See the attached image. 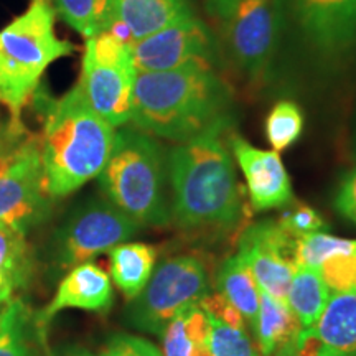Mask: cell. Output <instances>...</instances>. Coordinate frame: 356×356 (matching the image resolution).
<instances>
[{"label": "cell", "instance_id": "obj_8", "mask_svg": "<svg viewBox=\"0 0 356 356\" xmlns=\"http://www.w3.org/2000/svg\"><path fill=\"white\" fill-rule=\"evenodd\" d=\"M142 226L114 207L108 198H91L79 204L53 238V262L63 270L95 259L127 243Z\"/></svg>", "mask_w": 356, "mask_h": 356}, {"label": "cell", "instance_id": "obj_13", "mask_svg": "<svg viewBox=\"0 0 356 356\" xmlns=\"http://www.w3.org/2000/svg\"><path fill=\"white\" fill-rule=\"evenodd\" d=\"M136 76L137 70L132 58L102 61L83 53L81 76L76 84L91 109L118 129L131 121Z\"/></svg>", "mask_w": 356, "mask_h": 356}, {"label": "cell", "instance_id": "obj_14", "mask_svg": "<svg viewBox=\"0 0 356 356\" xmlns=\"http://www.w3.org/2000/svg\"><path fill=\"white\" fill-rule=\"evenodd\" d=\"M229 149L246 178L252 210H279L293 203L291 177L277 152L257 149L241 136H231Z\"/></svg>", "mask_w": 356, "mask_h": 356}, {"label": "cell", "instance_id": "obj_20", "mask_svg": "<svg viewBox=\"0 0 356 356\" xmlns=\"http://www.w3.org/2000/svg\"><path fill=\"white\" fill-rule=\"evenodd\" d=\"M210 318L200 305L177 314L162 335V356H211L208 348Z\"/></svg>", "mask_w": 356, "mask_h": 356}, {"label": "cell", "instance_id": "obj_33", "mask_svg": "<svg viewBox=\"0 0 356 356\" xmlns=\"http://www.w3.org/2000/svg\"><path fill=\"white\" fill-rule=\"evenodd\" d=\"M333 204L341 216L351 221L356 220V167L341 178Z\"/></svg>", "mask_w": 356, "mask_h": 356}, {"label": "cell", "instance_id": "obj_32", "mask_svg": "<svg viewBox=\"0 0 356 356\" xmlns=\"http://www.w3.org/2000/svg\"><path fill=\"white\" fill-rule=\"evenodd\" d=\"M200 307L207 312L208 315L213 318L220 320V322L229 325V327L241 328L246 330L248 325L244 322L243 315L239 314V310L234 305H231L220 292H208L207 296L200 300Z\"/></svg>", "mask_w": 356, "mask_h": 356}, {"label": "cell", "instance_id": "obj_9", "mask_svg": "<svg viewBox=\"0 0 356 356\" xmlns=\"http://www.w3.org/2000/svg\"><path fill=\"white\" fill-rule=\"evenodd\" d=\"M131 53L137 71H170L188 66L216 70L222 58L221 42L197 13L132 42Z\"/></svg>", "mask_w": 356, "mask_h": 356}, {"label": "cell", "instance_id": "obj_24", "mask_svg": "<svg viewBox=\"0 0 356 356\" xmlns=\"http://www.w3.org/2000/svg\"><path fill=\"white\" fill-rule=\"evenodd\" d=\"M53 10L84 38H92L111 29L114 0H50Z\"/></svg>", "mask_w": 356, "mask_h": 356}, {"label": "cell", "instance_id": "obj_5", "mask_svg": "<svg viewBox=\"0 0 356 356\" xmlns=\"http://www.w3.org/2000/svg\"><path fill=\"white\" fill-rule=\"evenodd\" d=\"M73 51L74 44L55 32V10L48 0H32L22 15L0 30V104L10 114L13 137L24 132L22 113L44 71Z\"/></svg>", "mask_w": 356, "mask_h": 356}, {"label": "cell", "instance_id": "obj_17", "mask_svg": "<svg viewBox=\"0 0 356 356\" xmlns=\"http://www.w3.org/2000/svg\"><path fill=\"white\" fill-rule=\"evenodd\" d=\"M300 333L299 320L287 304L261 291V304L252 328L261 356H293Z\"/></svg>", "mask_w": 356, "mask_h": 356}, {"label": "cell", "instance_id": "obj_37", "mask_svg": "<svg viewBox=\"0 0 356 356\" xmlns=\"http://www.w3.org/2000/svg\"><path fill=\"white\" fill-rule=\"evenodd\" d=\"M3 159H6V157H2V154H0V165H2V162H3Z\"/></svg>", "mask_w": 356, "mask_h": 356}, {"label": "cell", "instance_id": "obj_27", "mask_svg": "<svg viewBox=\"0 0 356 356\" xmlns=\"http://www.w3.org/2000/svg\"><path fill=\"white\" fill-rule=\"evenodd\" d=\"M0 356H38L29 337V314L19 299H12L0 332Z\"/></svg>", "mask_w": 356, "mask_h": 356}, {"label": "cell", "instance_id": "obj_4", "mask_svg": "<svg viewBox=\"0 0 356 356\" xmlns=\"http://www.w3.org/2000/svg\"><path fill=\"white\" fill-rule=\"evenodd\" d=\"M97 178L104 197L140 226L172 222L167 154L150 134L126 126L115 131L113 152Z\"/></svg>", "mask_w": 356, "mask_h": 356}, {"label": "cell", "instance_id": "obj_38", "mask_svg": "<svg viewBox=\"0 0 356 356\" xmlns=\"http://www.w3.org/2000/svg\"><path fill=\"white\" fill-rule=\"evenodd\" d=\"M355 155H356V136H355Z\"/></svg>", "mask_w": 356, "mask_h": 356}, {"label": "cell", "instance_id": "obj_10", "mask_svg": "<svg viewBox=\"0 0 356 356\" xmlns=\"http://www.w3.org/2000/svg\"><path fill=\"white\" fill-rule=\"evenodd\" d=\"M297 32L317 60L337 66L356 58V0H287Z\"/></svg>", "mask_w": 356, "mask_h": 356}, {"label": "cell", "instance_id": "obj_15", "mask_svg": "<svg viewBox=\"0 0 356 356\" xmlns=\"http://www.w3.org/2000/svg\"><path fill=\"white\" fill-rule=\"evenodd\" d=\"M113 280L102 267L92 261L68 270L44 309L38 314V325H48L60 312L78 309L108 312L113 305Z\"/></svg>", "mask_w": 356, "mask_h": 356}, {"label": "cell", "instance_id": "obj_2", "mask_svg": "<svg viewBox=\"0 0 356 356\" xmlns=\"http://www.w3.org/2000/svg\"><path fill=\"white\" fill-rule=\"evenodd\" d=\"M225 134H203L167 155L172 221L178 228L226 233L243 220V193Z\"/></svg>", "mask_w": 356, "mask_h": 356}, {"label": "cell", "instance_id": "obj_31", "mask_svg": "<svg viewBox=\"0 0 356 356\" xmlns=\"http://www.w3.org/2000/svg\"><path fill=\"white\" fill-rule=\"evenodd\" d=\"M97 356H162V351L145 338L118 333L109 338Z\"/></svg>", "mask_w": 356, "mask_h": 356}, {"label": "cell", "instance_id": "obj_30", "mask_svg": "<svg viewBox=\"0 0 356 356\" xmlns=\"http://www.w3.org/2000/svg\"><path fill=\"white\" fill-rule=\"evenodd\" d=\"M277 221L284 229L296 236V238L317 233V231H327L330 228L325 218L309 204H293L277 218Z\"/></svg>", "mask_w": 356, "mask_h": 356}, {"label": "cell", "instance_id": "obj_16", "mask_svg": "<svg viewBox=\"0 0 356 356\" xmlns=\"http://www.w3.org/2000/svg\"><path fill=\"white\" fill-rule=\"evenodd\" d=\"M191 13L193 0H114L113 24L121 25L132 43Z\"/></svg>", "mask_w": 356, "mask_h": 356}, {"label": "cell", "instance_id": "obj_12", "mask_svg": "<svg viewBox=\"0 0 356 356\" xmlns=\"http://www.w3.org/2000/svg\"><path fill=\"white\" fill-rule=\"evenodd\" d=\"M296 239L277 220H262L248 226L238 243V256L251 269L261 291L284 304L297 267Z\"/></svg>", "mask_w": 356, "mask_h": 356}, {"label": "cell", "instance_id": "obj_23", "mask_svg": "<svg viewBox=\"0 0 356 356\" xmlns=\"http://www.w3.org/2000/svg\"><path fill=\"white\" fill-rule=\"evenodd\" d=\"M30 267L25 231L0 226V302L13 299L15 291L25 286Z\"/></svg>", "mask_w": 356, "mask_h": 356}, {"label": "cell", "instance_id": "obj_28", "mask_svg": "<svg viewBox=\"0 0 356 356\" xmlns=\"http://www.w3.org/2000/svg\"><path fill=\"white\" fill-rule=\"evenodd\" d=\"M208 318H210L208 348L211 356H261L248 330L229 327L210 315Z\"/></svg>", "mask_w": 356, "mask_h": 356}, {"label": "cell", "instance_id": "obj_7", "mask_svg": "<svg viewBox=\"0 0 356 356\" xmlns=\"http://www.w3.org/2000/svg\"><path fill=\"white\" fill-rule=\"evenodd\" d=\"M287 15V0H239L225 22L226 55L249 81L269 76Z\"/></svg>", "mask_w": 356, "mask_h": 356}, {"label": "cell", "instance_id": "obj_21", "mask_svg": "<svg viewBox=\"0 0 356 356\" xmlns=\"http://www.w3.org/2000/svg\"><path fill=\"white\" fill-rule=\"evenodd\" d=\"M218 292L243 315L248 328H254L261 304V289L254 275L238 254L221 262L216 273Z\"/></svg>", "mask_w": 356, "mask_h": 356}, {"label": "cell", "instance_id": "obj_1", "mask_svg": "<svg viewBox=\"0 0 356 356\" xmlns=\"http://www.w3.org/2000/svg\"><path fill=\"white\" fill-rule=\"evenodd\" d=\"M234 97L216 70L137 71L132 95V127L184 144L213 131H229Z\"/></svg>", "mask_w": 356, "mask_h": 356}, {"label": "cell", "instance_id": "obj_25", "mask_svg": "<svg viewBox=\"0 0 356 356\" xmlns=\"http://www.w3.org/2000/svg\"><path fill=\"white\" fill-rule=\"evenodd\" d=\"M266 137L274 152H284L299 140L304 131V114L293 101H279L266 118Z\"/></svg>", "mask_w": 356, "mask_h": 356}, {"label": "cell", "instance_id": "obj_3", "mask_svg": "<svg viewBox=\"0 0 356 356\" xmlns=\"http://www.w3.org/2000/svg\"><path fill=\"white\" fill-rule=\"evenodd\" d=\"M40 104L44 191L51 200L65 198L99 177L113 152L115 127L91 109L78 84L58 99L42 97Z\"/></svg>", "mask_w": 356, "mask_h": 356}, {"label": "cell", "instance_id": "obj_29", "mask_svg": "<svg viewBox=\"0 0 356 356\" xmlns=\"http://www.w3.org/2000/svg\"><path fill=\"white\" fill-rule=\"evenodd\" d=\"M330 296L356 293V248L343 254H335L318 267Z\"/></svg>", "mask_w": 356, "mask_h": 356}, {"label": "cell", "instance_id": "obj_26", "mask_svg": "<svg viewBox=\"0 0 356 356\" xmlns=\"http://www.w3.org/2000/svg\"><path fill=\"white\" fill-rule=\"evenodd\" d=\"M356 248V239H345L317 231L299 236L296 239V266L315 267L318 269L323 261L335 254L350 252Z\"/></svg>", "mask_w": 356, "mask_h": 356}, {"label": "cell", "instance_id": "obj_22", "mask_svg": "<svg viewBox=\"0 0 356 356\" xmlns=\"http://www.w3.org/2000/svg\"><path fill=\"white\" fill-rule=\"evenodd\" d=\"M330 297L318 269L304 266L296 267L291 286H289L286 304L299 320L302 330L314 328L318 323Z\"/></svg>", "mask_w": 356, "mask_h": 356}, {"label": "cell", "instance_id": "obj_35", "mask_svg": "<svg viewBox=\"0 0 356 356\" xmlns=\"http://www.w3.org/2000/svg\"><path fill=\"white\" fill-rule=\"evenodd\" d=\"M51 356H92V355L89 353L88 350L76 348V346H74V348H66V350L61 351V353H56V355H51Z\"/></svg>", "mask_w": 356, "mask_h": 356}, {"label": "cell", "instance_id": "obj_11", "mask_svg": "<svg viewBox=\"0 0 356 356\" xmlns=\"http://www.w3.org/2000/svg\"><path fill=\"white\" fill-rule=\"evenodd\" d=\"M44 191L40 140L17 147L0 165V226L25 231L50 211Z\"/></svg>", "mask_w": 356, "mask_h": 356}, {"label": "cell", "instance_id": "obj_36", "mask_svg": "<svg viewBox=\"0 0 356 356\" xmlns=\"http://www.w3.org/2000/svg\"><path fill=\"white\" fill-rule=\"evenodd\" d=\"M10 300L7 302H0V332H2L3 325H6V320H7V312H8V305H10Z\"/></svg>", "mask_w": 356, "mask_h": 356}, {"label": "cell", "instance_id": "obj_34", "mask_svg": "<svg viewBox=\"0 0 356 356\" xmlns=\"http://www.w3.org/2000/svg\"><path fill=\"white\" fill-rule=\"evenodd\" d=\"M238 3L239 0H204L207 12L210 13V17H213V19L221 22V24H225L229 19L231 13L238 7Z\"/></svg>", "mask_w": 356, "mask_h": 356}, {"label": "cell", "instance_id": "obj_18", "mask_svg": "<svg viewBox=\"0 0 356 356\" xmlns=\"http://www.w3.org/2000/svg\"><path fill=\"white\" fill-rule=\"evenodd\" d=\"M315 330L323 356H356V293L332 296Z\"/></svg>", "mask_w": 356, "mask_h": 356}, {"label": "cell", "instance_id": "obj_39", "mask_svg": "<svg viewBox=\"0 0 356 356\" xmlns=\"http://www.w3.org/2000/svg\"><path fill=\"white\" fill-rule=\"evenodd\" d=\"M355 222H356V220H355Z\"/></svg>", "mask_w": 356, "mask_h": 356}, {"label": "cell", "instance_id": "obj_6", "mask_svg": "<svg viewBox=\"0 0 356 356\" xmlns=\"http://www.w3.org/2000/svg\"><path fill=\"white\" fill-rule=\"evenodd\" d=\"M210 292L204 262L197 256L178 254L155 267L136 299L127 307L126 320L136 330L162 335L167 323Z\"/></svg>", "mask_w": 356, "mask_h": 356}, {"label": "cell", "instance_id": "obj_19", "mask_svg": "<svg viewBox=\"0 0 356 356\" xmlns=\"http://www.w3.org/2000/svg\"><path fill=\"white\" fill-rule=\"evenodd\" d=\"M159 251L145 243H122L109 251L111 280L126 299H136L152 277Z\"/></svg>", "mask_w": 356, "mask_h": 356}]
</instances>
